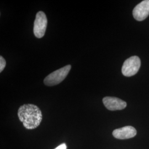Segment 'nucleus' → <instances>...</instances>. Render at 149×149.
Instances as JSON below:
<instances>
[{
    "mask_svg": "<svg viewBox=\"0 0 149 149\" xmlns=\"http://www.w3.org/2000/svg\"><path fill=\"white\" fill-rule=\"evenodd\" d=\"M18 116L23 126L27 129L37 128L42 122V113L38 107L33 104H23L18 111Z\"/></svg>",
    "mask_w": 149,
    "mask_h": 149,
    "instance_id": "obj_1",
    "label": "nucleus"
},
{
    "mask_svg": "<svg viewBox=\"0 0 149 149\" xmlns=\"http://www.w3.org/2000/svg\"><path fill=\"white\" fill-rule=\"evenodd\" d=\"M71 68L70 65H68L62 68L57 70L48 76L44 79V83L48 86H53L61 83L69 74Z\"/></svg>",
    "mask_w": 149,
    "mask_h": 149,
    "instance_id": "obj_2",
    "label": "nucleus"
},
{
    "mask_svg": "<svg viewBox=\"0 0 149 149\" xmlns=\"http://www.w3.org/2000/svg\"><path fill=\"white\" fill-rule=\"evenodd\" d=\"M140 66V58L137 56H133L124 61L122 68V72L125 76H132L138 72Z\"/></svg>",
    "mask_w": 149,
    "mask_h": 149,
    "instance_id": "obj_3",
    "label": "nucleus"
},
{
    "mask_svg": "<svg viewBox=\"0 0 149 149\" xmlns=\"http://www.w3.org/2000/svg\"><path fill=\"white\" fill-rule=\"evenodd\" d=\"M47 24L48 19L45 14L43 11H39L34 22L33 32L36 37L42 38L44 36Z\"/></svg>",
    "mask_w": 149,
    "mask_h": 149,
    "instance_id": "obj_4",
    "label": "nucleus"
},
{
    "mask_svg": "<svg viewBox=\"0 0 149 149\" xmlns=\"http://www.w3.org/2000/svg\"><path fill=\"white\" fill-rule=\"evenodd\" d=\"M134 18L138 21H142L149 15V0H144L136 6L133 11Z\"/></svg>",
    "mask_w": 149,
    "mask_h": 149,
    "instance_id": "obj_5",
    "label": "nucleus"
},
{
    "mask_svg": "<svg viewBox=\"0 0 149 149\" xmlns=\"http://www.w3.org/2000/svg\"><path fill=\"white\" fill-rule=\"evenodd\" d=\"M103 103L107 109L110 111L122 110L127 106L125 102L114 97H106L103 98Z\"/></svg>",
    "mask_w": 149,
    "mask_h": 149,
    "instance_id": "obj_6",
    "label": "nucleus"
},
{
    "mask_svg": "<svg viewBox=\"0 0 149 149\" xmlns=\"http://www.w3.org/2000/svg\"><path fill=\"white\" fill-rule=\"evenodd\" d=\"M112 134L114 138L124 140L134 137L136 135V130L133 127L125 126L123 128L115 129Z\"/></svg>",
    "mask_w": 149,
    "mask_h": 149,
    "instance_id": "obj_7",
    "label": "nucleus"
},
{
    "mask_svg": "<svg viewBox=\"0 0 149 149\" xmlns=\"http://www.w3.org/2000/svg\"><path fill=\"white\" fill-rule=\"evenodd\" d=\"M6 65V62L5 59H4L2 56H0V72H2L4 70Z\"/></svg>",
    "mask_w": 149,
    "mask_h": 149,
    "instance_id": "obj_8",
    "label": "nucleus"
},
{
    "mask_svg": "<svg viewBox=\"0 0 149 149\" xmlns=\"http://www.w3.org/2000/svg\"><path fill=\"white\" fill-rule=\"evenodd\" d=\"M66 145L65 144H61L60 145L58 146L57 148L54 149H66Z\"/></svg>",
    "mask_w": 149,
    "mask_h": 149,
    "instance_id": "obj_9",
    "label": "nucleus"
}]
</instances>
